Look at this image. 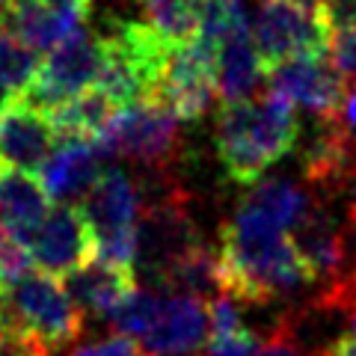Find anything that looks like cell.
I'll return each instance as SVG.
<instances>
[{
  "label": "cell",
  "mask_w": 356,
  "mask_h": 356,
  "mask_svg": "<svg viewBox=\"0 0 356 356\" xmlns=\"http://www.w3.org/2000/svg\"><path fill=\"white\" fill-rule=\"evenodd\" d=\"M104 158H128L146 166H166L178 152V119L158 98L119 107L95 137Z\"/></svg>",
  "instance_id": "obj_7"
},
{
  "label": "cell",
  "mask_w": 356,
  "mask_h": 356,
  "mask_svg": "<svg viewBox=\"0 0 356 356\" xmlns=\"http://www.w3.org/2000/svg\"><path fill=\"white\" fill-rule=\"evenodd\" d=\"M140 193L122 170H104L98 184L81 202V217L92 238V259L131 270L137 264V226Z\"/></svg>",
  "instance_id": "obj_5"
},
{
  "label": "cell",
  "mask_w": 356,
  "mask_h": 356,
  "mask_svg": "<svg viewBox=\"0 0 356 356\" xmlns=\"http://www.w3.org/2000/svg\"><path fill=\"white\" fill-rule=\"evenodd\" d=\"M297 137L294 104L276 92H264L241 104H222L214 146L232 181L259 184L261 175L297 146Z\"/></svg>",
  "instance_id": "obj_2"
},
{
  "label": "cell",
  "mask_w": 356,
  "mask_h": 356,
  "mask_svg": "<svg viewBox=\"0 0 356 356\" xmlns=\"http://www.w3.org/2000/svg\"><path fill=\"white\" fill-rule=\"evenodd\" d=\"M6 3H9V0H0V6H6Z\"/></svg>",
  "instance_id": "obj_34"
},
{
  "label": "cell",
  "mask_w": 356,
  "mask_h": 356,
  "mask_svg": "<svg viewBox=\"0 0 356 356\" xmlns=\"http://www.w3.org/2000/svg\"><path fill=\"white\" fill-rule=\"evenodd\" d=\"M102 72V36H95L86 24L69 33L60 44H54L48 57L39 63V72L21 98L27 107L42 116L57 113L86 89H92Z\"/></svg>",
  "instance_id": "obj_6"
},
{
  "label": "cell",
  "mask_w": 356,
  "mask_h": 356,
  "mask_svg": "<svg viewBox=\"0 0 356 356\" xmlns=\"http://www.w3.org/2000/svg\"><path fill=\"white\" fill-rule=\"evenodd\" d=\"M86 315L63 280L33 270L6 288L0 309V350L13 356H57L81 339Z\"/></svg>",
  "instance_id": "obj_3"
},
{
  "label": "cell",
  "mask_w": 356,
  "mask_h": 356,
  "mask_svg": "<svg viewBox=\"0 0 356 356\" xmlns=\"http://www.w3.org/2000/svg\"><path fill=\"white\" fill-rule=\"evenodd\" d=\"M0 30L33 54H44L74 33L77 24L57 15L44 0H9L6 6H0Z\"/></svg>",
  "instance_id": "obj_18"
},
{
  "label": "cell",
  "mask_w": 356,
  "mask_h": 356,
  "mask_svg": "<svg viewBox=\"0 0 356 356\" xmlns=\"http://www.w3.org/2000/svg\"><path fill=\"white\" fill-rule=\"evenodd\" d=\"M30 255L39 273L65 280L77 267L92 261V238L81 217V208L57 205L30 238Z\"/></svg>",
  "instance_id": "obj_14"
},
{
  "label": "cell",
  "mask_w": 356,
  "mask_h": 356,
  "mask_svg": "<svg viewBox=\"0 0 356 356\" xmlns=\"http://www.w3.org/2000/svg\"><path fill=\"white\" fill-rule=\"evenodd\" d=\"M57 146L48 116L27 107L21 98L0 102V170L39 172Z\"/></svg>",
  "instance_id": "obj_13"
},
{
  "label": "cell",
  "mask_w": 356,
  "mask_h": 356,
  "mask_svg": "<svg viewBox=\"0 0 356 356\" xmlns=\"http://www.w3.org/2000/svg\"><path fill=\"white\" fill-rule=\"evenodd\" d=\"M270 92L306 107L321 119H341L348 102V81L330 60V54H321V57H303L273 69Z\"/></svg>",
  "instance_id": "obj_12"
},
{
  "label": "cell",
  "mask_w": 356,
  "mask_h": 356,
  "mask_svg": "<svg viewBox=\"0 0 356 356\" xmlns=\"http://www.w3.org/2000/svg\"><path fill=\"white\" fill-rule=\"evenodd\" d=\"M297 255L309 267L312 280L321 282H339L341 276H348L350 270V226H341L336 214L324 205L312 199L306 214L300 217L297 226L288 232Z\"/></svg>",
  "instance_id": "obj_11"
},
{
  "label": "cell",
  "mask_w": 356,
  "mask_h": 356,
  "mask_svg": "<svg viewBox=\"0 0 356 356\" xmlns=\"http://www.w3.org/2000/svg\"><path fill=\"white\" fill-rule=\"evenodd\" d=\"M250 30L247 24V0H202L199 13V33L196 36L220 48L235 33Z\"/></svg>",
  "instance_id": "obj_23"
},
{
  "label": "cell",
  "mask_w": 356,
  "mask_h": 356,
  "mask_svg": "<svg viewBox=\"0 0 356 356\" xmlns=\"http://www.w3.org/2000/svg\"><path fill=\"white\" fill-rule=\"evenodd\" d=\"M63 285L72 294L74 303L81 306L83 315L92 312V315H102V318H110V312L137 288L131 270H119V267L102 264L95 259L65 276Z\"/></svg>",
  "instance_id": "obj_19"
},
{
  "label": "cell",
  "mask_w": 356,
  "mask_h": 356,
  "mask_svg": "<svg viewBox=\"0 0 356 356\" xmlns=\"http://www.w3.org/2000/svg\"><path fill=\"white\" fill-rule=\"evenodd\" d=\"M3 297H6V285L0 282V309H3Z\"/></svg>",
  "instance_id": "obj_33"
},
{
  "label": "cell",
  "mask_w": 356,
  "mask_h": 356,
  "mask_svg": "<svg viewBox=\"0 0 356 356\" xmlns=\"http://www.w3.org/2000/svg\"><path fill=\"white\" fill-rule=\"evenodd\" d=\"M318 18L324 21L330 39L356 33V0H321Z\"/></svg>",
  "instance_id": "obj_27"
},
{
  "label": "cell",
  "mask_w": 356,
  "mask_h": 356,
  "mask_svg": "<svg viewBox=\"0 0 356 356\" xmlns=\"http://www.w3.org/2000/svg\"><path fill=\"white\" fill-rule=\"evenodd\" d=\"M344 191H350V211H348V226L356 232V175L350 178V184L344 187Z\"/></svg>",
  "instance_id": "obj_31"
},
{
  "label": "cell",
  "mask_w": 356,
  "mask_h": 356,
  "mask_svg": "<svg viewBox=\"0 0 356 356\" xmlns=\"http://www.w3.org/2000/svg\"><path fill=\"white\" fill-rule=\"evenodd\" d=\"M39 54H33L9 33L0 30V92L3 98H15L33 83L39 72Z\"/></svg>",
  "instance_id": "obj_24"
},
{
  "label": "cell",
  "mask_w": 356,
  "mask_h": 356,
  "mask_svg": "<svg viewBox=\"0 0 356 356\" xmlns=\"http://www.w3.org/2000/svg\"><path fill=\"white\" fill-rule=\"evenodd\" d=\"M312 202V196L297 187L294 181H285V178H270V181H259L247 193V199L241 202L243 211H250L252 217H259L267 226L280 229V232H291L300 217L306 214V208Z\"/></svg>",
  "instance_id": "obj_21"
},
{
  "label": "cell",
  "mask_w": 356,
  "mask_h": 356,
  "mask_svg": "<svg viewBox=\"0 0 356 356\" xmlns=\"http://www.w3.org/2000/svg\"><path fill=\"white\" fill-rule=\"evenodd\" d=\"M104 161L107 158L95 140L65 137L57 140L51 158L39 170V181L51 202L74 208V202H83L104 175Z\"/></svg>",
  "instance_id": "obj_15"
},
{
  "label": "cell",
  "mask_w": 356,
  "mask_h": 356,
  "mask_svg": "<svg viewBox=\"0 0 356 356\" xmlns=\"http://www.w3.org/2000/svg\"><path fill=\"white\" fill-rule=\"evenodd\" d=\"M294 6H300V9H306V13H315L318 15V3L321 0H291Z\"/></svg>",
  "instance_id": "obj_32"
},
{
  "label": "cell",
  "mask_w": 356,
  "mask_h": 356,
  "mask_svg": "<svg viewBox=\"0 0 356 356\" xmlns=\"http://www.w3.org/2000/svg\"><path fill=\"white\" fill-rule=\"evenodd\" d=\"M261 77L264 69L252 48L250 30L235 33L217 48V98H222V104H241L255 98Z\"/></svg>",
  "instance_id": "obj_20"
},
{
  "label": "cell",
  "mask_w": 356,
  "mask_h": 356,
  "mask_svg": "<svg viewBox=\"0 0 356 356\" xmlns=\"http://www.w3.org/2000/svg\"><path fill=\"white\" fill-rule=\"evenodd\" d=\"M330 60L348 83H356V33L350 36H336L330 39Z\"/></svg>",
  "instance_id": "obj_29"
},
{
  "label": "cell",
  "mask_w": 356,
  "mask_h": 356,
  "mask_svg": "<svg viewBox=\"0 0 356 356\" xmlns=\"http://www.w3.org/2000/svg\"><path fill=\"white\" fill-rule=\"evenodd\" d=\"M161 291H152V288H134V291L122 300V303L110 312V324L116 327L119 336L128 339H143L152 327L154 315H158L161 306Z\"/></svg>",
  "instance_id": "obj_25"
},
{
  "label": "cell",
  "mask_w": 356,
  "mask_h": 356,
  "mask_svg": "<svg viewBox=\"0 0 356 356\" xmlns=\"http://www.w3.org/2000/svg\"><path fill=\"white\" fill-rule=\"evenodd\" d=\"M217 98V48L202 39L170 44L158 83V102L178 122H199Z\"/></svg>",
  "instance_id": "obj_10"
},
{
  "label": "cell",
  "mask_w": 356,
  "mask_h": 356,
  "mask_svg": "<svg viewBox=\"0 0 356 356\" xmlns=\"http://www.w3.org/2000/svg\"><path fill=\"white\" fill-rule=\"evenodd\" d=\"M72 356H152L143 344H137L134 339L128 336H107L102 341H92L86 344V348H77Z\"/></svg>",
  "instance_id": "obj_28"
},
{
  "label": "cell",
  "mask_w": 356,
  "mask_h": 356,
  "mask_svg": "<svg viewBox=\"0 0 356 356\" xmlns=\"http://www.w3.org/2000/svg\"><path fill=\"white\" fill-rule=\"evenodd\" d=\"M152 356H187L208 344V303L187 294H163L149 332L140 339Z\"/></svg>",
  "instance_id": "obj_16"
},
{
  "label": "cell",
  "mask_w": 356,
  "mask_h": 356,
  "mask_svg": "<svg viewBox=\"0 0 356 356\" xmlns=\"http://www.w3.org/2000/svg\"><path fill=\"white\" fill-rule=\"evenodd\" d=\"M51 214V199L36 175L0 170V220L3 229L30 247V238Z\"/></svg>",
  "instance_id": "obj_17"
},
{
  "label": "cell",
  "mask_w": 356,
  "mask_h": 356,
  "mask_svg": "<svg viewBox=\"0 0 356 356\" xmlns=\"http://www.w3.org/2000/svg\"><path fill=\"white\" fill-rule=\"evenodd\" d=\"M166 44L146 21H122L102 36V72L95 89L116 110L158 98V83L166 60Z\"/></svg>",
  "instance_id": "obj_4"
},
{
  "label": "cell",
  "mask_w": 356,
  "mask_h": 356,
  "mask_svg": "<svg viewBox=\"0 0 356 356\" xmlns=\"http://www.w3.org/2000/svg\"><path fill=\"white\" fill-rule=\"evenodd\" d=\"M54 13L63 15L65 21H72V24L83 27V21L89 15V6H92V0H44Z\"/></svg>",
  "instance_id": "obj_30"
},
{
  "label": "cell",
  "mask_w": 356,
  "mask_h": 356,
  "mask_svg": "<svg viewBox=\"0 0 356 356\" xmlns=\"http://www.w3.org/2000/svg\"><path fill=\"white\" fill-rule=\"evenodd\" d=\"M250 36L264 74L285 63L330 54V33L324 21L315 13L294 6L291 0H259Z\"/></svg>",
  "instance_id": "obj_8"
},
{
  "label": "cell",
  "mask_w": 356,
  "mask_h": 356,
  "mask_svg": "<svg viewBox=\"0 0 356 356\" xmlns=\"http://www.w3.org/2000/svg\"><path fill=\"white\" fill-rule=\"evenodd\" d=\"M146 13V24L166 44H181L196 39L202 0H137Z\"/></svg>",
  "instance_id": "obj_22"
},
{
  "label": "cell",
  "mask_w": 356,
  "mask_h": 356,
  "mask_svg": "<svg viewBox=\"0 0 356 356\" xmlns=\"http://www.w3.org/2000/svg\"><path fill=\"white\" fill-rule=\"evenodd\" d=\"M33 270H36V264H33L30 247L18 235H13L9 229L0 226V282L9 288L18 280L30 276Z\"/></svg>",
  "instance_id": "obj_26"
},
{
  "label": "cell",
  "mask_w": 356,
  "mask_h": 356,
  "mask_svg": "<svg viewBox=\"0 0 356 356\" xmlns=\"http://www.w3.org/2000/svg\"><path fill=\"white\" fill-rule=\"evenodd\" d=\"M217 255L222 294L238 303H267L315 282L291 238L243 208L222 226Z\"/></svg>",
  "instance_id": "obj_1"
},
{
  "label": "cell",
  "mask_w": 356,
  "mask_h": 356,
  "mask_svg": "<svg viewBox=\"0 0 356 356\" xmlns=\"http://www.w3.org/2000/svg\"><path fill=\"white\" fill-rule=\"evenodd\" d=\"M196 243H202L199 229L187 211L184 196L178 191H170L158 196L152 205L140 211L137 226V261L140 270L152 280V291H158L163 273L191 252Z\"/></svg>",
  "instance_id": "obj_9"
}]
</instances>
